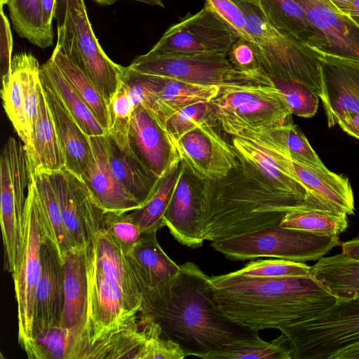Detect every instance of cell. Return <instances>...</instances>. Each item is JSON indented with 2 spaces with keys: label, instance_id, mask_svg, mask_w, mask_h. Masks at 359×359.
Returning <instances> with one entry per match:
<instances>
[{
  "label": "cell",
  "instance_id": "6da1fadb",
  "mask_svg": "<svg viewBox=\"0 0 359 359\" xmlns=\"http://www.w3.org/2000/svg\"><path fill=\"white\" fill-rule=\"evenodd\" d=\"M210 278L224 313L255 331L279 330L314 316L337 301L312 276L264 278L234 271Z\"/></svg>",
  "mask_w": 359,
  "mask_h": 359
},
{
  "label": "cell",
  "instance_id": "7a4b0ae2",
  "mask_svg": "<svg viewBox=\"0 0 359 359\" xmlns=\"http://www.w3.org/2000/svg\"><path fill=\"white\" fill-rule=\"evenodd\" d=\"M337 211L322 202L271 190L241 166L218 180H205V241L243 236L278 224L291 212Z\"/></svg>",
  "mask_w": 359,
  "mask_h": 359
},
{
  "label": "cell",
  "instance_id": "3957f363",
  "mask_svg": "<svg viewBox=\"0 0 359 359\" xmlns=\"http://www.w3.org/2000/svg\"><path fill=\"white\" fill-rule=\"evenodd\" d=\"M162 335L177 343L186 356L203 355L258 331L241 327L220 309L210 276L191 262L180 265L169 298L149 316Z\"/></svg>",
  "mask_w": 359,
  "mask_h": 359
},
{
  "label": "cell",
  "instance_id": "277c9868",
  "mask_svg": "<svg viewBox=\"0 0 359 359\" xmlns=\"http://www.w3.org/2000/svg\"><path fill=\"white\" fill-rule=\"evenodd\" d=\"M87 277L86 318L71 359L87 347L137 325L141 295L121 248L100 228L85 248Z\"/></svg>",
  "mask_w": 359,
  "mask_h": 359
},
{
  "label": "cell",
  "instance_id": "5b68a950",
  "mask_svg": "<svg viewBox=\"0 0 359 359\" xmlns=\"http://www.w3.org/2000/svg\"><path fill=\"white\" fill-rule=\"evenodd\" d=\"M233 1L243 12L248 29L258 44L254 50L266 75L303 83L321 98L323 53L276 29L253 0Z\"/></svg>",
  "mask_w": 359,
  "mask_h": 359
},
{
  "label": "cell",
  "instance_id": "8992f818",
  "mask_svg": "<svg viewBox=\"0 0 359 359\" xmlns=\"http://www.w3.org/2000/svg\"><path fill=\"white\" fill-rule=\"evenodd\" d=\"M55 48L90 79L109 105L121 87L126 70L104 53L88 19L84 0H58Z\"/></svg>",
  "mask_w": 359,
  "mask_h": 359
},
{
  "label": "cell",
  "instance_id": "52a82bcc",
  "mask_svg": "<svg viewBox=\"0 0 359 359\" xmlns=\"http://www.w3.org/2000/svg\"><path fill=\"white\" fill-rule=\"evenodd\" d=\"M279 330L287 338L292 359H334L359 344V298L337 300L317 315Z\"/></svg>",
  "mask_w": 359,
  "mask_h": 359
},
{
  "label": "cell",
  "instance_id": "ba28073f",
  "mask_svg": "<svg viewBox=\"0 0 359 359\" xmlns=\"http://www.w3.org/2000/svg\"><path fill=\"white\" fill-rule=\"evenodd\" d=\"M338 245V236L318 235L281 224L210 243L231 261L271 257L302 263L318 260Z\"/></svg>",
  "mask_w": 359,
  "mask_h": 359
},
{
  "label": "cell",
  "instance_id": "9c48e42d",
  "mask_svg": "<svg viewBox=\"0 0 359 359\" xmlns=\"http://www.w3.org/2000/svg\"><path fill=\"white\" fill-rule=\"evenodd\" d=\"M31 175L24 144L9 137L0 158V221L4 268L11 276L18 267L23 248L25 207Z\"/></svg>",
  "mask_w": 359,
  "mask_h": 359
},
{
  "label": "cell",
  "instance_id": "30bf717a",
  "mask_svg": "<svg viewBox=\"0 0 359 359\" xmlns=\"http://www.w3.org/2000/svg\"><path fill=\"white\" fill-rule=\"evenodd\" d=\"M210 102L221 128L231 136L245 129L273 126L292 119L281 93L273 84L221 86Z\"/></svg>",
  "mask_w": 359,
  "mask_h": 359
},
{
  "label": "cell",
  "instance_id": "8fae6325",
  "mask_svg": "<svg viewBox=\"0 0 359 359\" xmlns=\"http://www.w3.org/2000/svg\"><path fill=\"white\" fill-rule=\"evenodd\" d=\"M45 238L39 201L31 180L25 207L23 248L18 267L12 276L18 304V341L25 351L32 339L36 290L41 270V248Z\"/></svg>",
  "mask_w": 359,
  "mask_h": 359
},
{
  "label": "cell",
  "instance_id": "7c38bea8",
  "mask_svg": "<svg viewBox=\"0 0 359 359\" xmlns=\"http://www.w3.org/2000/svg\"><path fill=\"white\" fill-rule=\"evenodd\" d=\"M147 74L175 79L196 84L224 86L231 84H272L263 79L240 72L234 68L227 54L218 52L203 53L182 56L136 57L128 66Z\"/></svg>",
  "mask_w": 359,
  "mask_h": 359
},
{
  "label": "cell",
  "instance_id": "4fadbf2b",
  "mask_svg": "<svg viewBox=\"0 0 359 359\" xmlns=\"http://www.w3.org/2000/svg\"><path fill=\"white\" fill-rule=\"evenodd\" d=\"M235 34L205 4L194 15L187 14L171 25L147 56H182L203 53H226L237 40Z\"/></svg>",
  "mask_w": 359,
  "mask_h": 359
},
{
  "label": "cell",
  "instance_id": "5bb4252c",
  "mask_svg": "<svg viewBox=\"0 0 359 359\" xmlns=\"http://www.w3.org/2000/svg\"><path fill=\"white\" fill-rule=\"evenodd\" d=\"M125 257L141 295L140 316H149L169 298L180 265L162 249L157 241L156 232L142 233L140 241Z\"/></svg>",
  "mask_w": 359,
  "mask_h": 359
},
{
  "label": "cell",
  "instance_id": "9a60e30c",
  "mask_svg": "<svg viewBox=\"0 0 359 359\" xmlns=\"http://www.w3.org/2000/svg\"><path fill=\"white\" fill-rule=\"evenodd\" d=\"M48 174L56 191L63 221L74 248L84 249L93 233L102 228L104 212L78 175L65 167Z\"/></svg>",
  "mask_w": 359,
  "mask_h": 359
},
{
  "label": "cell",
  "instance_id": "2e32d148",
  "mask_svg": "<svg viewBox=\"0 0 359 359\" xmlns=\"http://www.w3.org/2000/svg\"><path fill=\"white\" fill-rule=\"evenodd\" d=\"M205 180L181 159L179 179L164 215L165 226L180 244L197 248L205 241L203 211Z\"/></svg>",
  "mask_w": 359,
  "mask_h": 359
},
{
  "label": "cell",
  "instance_id": "e0dca14e",
  "mask_svg": "<svg viewBox=\"0 0 359 359\" xmlns=\"http://www.w3.org/2000/svg\"><path fill=\"white\" fill-rule=\"evenodd\" d=\"M219 126L204 124L184 134L175 144L181 159L199 177L223 178L240 165L231 144L217 130Z\"/></svg>",
  "mask_w": 359,
  "mask_h": 359
},
{
  "label": "cell",
  "instance_id": "ac0fdd59",
  "mask_svg": "<svg viewBox=\"0 0 359 359\" xmlns=\"http://www.w3.org/2000/svg\"><path fill=\"white\" fill-rule=\"evenodd\" d=\"M128 149L158 178L181 160L165 129L141 105L135 107L131 117Z\"/></svg>",
  "mask_w": 359,
  "mask_h": 359
},
{
  "label": "cell",
  "instance_id": "d6986e66",
  "mask_svg": "<svg viewBox=\"0 0 359 359\" xmlns=\"http://www.w3.org/2000/svg\"><path fill=\"white\" fill-rule=\"evenodd\" d=\"M41 262L32 340L46 329L61 325L64 310V263L53 243L46 237L41 245Z\"/></svg>",
  "mask_w": 359,
  "mask_h": 359
},
{
  "label": "cell",
  "instance_id": "ffe728a7",
  "mask_svg": "<svg viewBox=\"0 0 359 359\" xmlns=\"http://www.w3.org/2000/svg\"><path fill=\"white\" fill-rule=\"evenodd\" d=\"M322 97L329 127L344 110L359 113V62L323 55Z\"/></svg>",
  "mask_w": 359,
  "mask_h": 359
},
{
  "label": "cell",
  "instance_id": "44dd1931",
  "mask_svg": "<svg viewBox=\"0 0 359 359\" xmlns=\"http://www.w3.org/2000/svg\"><path fill=\"white\" fill-rule=\"evenodd\" d=\"M91 154L80 178L97 204L104 212H129L140 208L114 177L109 168L105 135L90 137Z\"/></svg>",
  "mask_w": 359,
  "mask_h": 359
},
{
  "label": "cell",
  "instance_id": "7402d4cb",
  "mask_svg": "<svg viewBox=\"0 0 359 359\" xmlns=\"http://www.w3.org/2000/svg\"><path fill=\"white\" fill-rule=\"evenodd\" d=\"M328 43L327 53L359 62V27L330 0H294Z\"/></svg>",
  "mask_w": 359,
  "mask_h": 359
},
{
  "label": "cell",
  "instance_id": "603a6c76",
  "mask_svg": "<svg viewBox=\"0 0 359 359\" xmlns=\"http://www.w3.org/2000/svg\"><path fill=\"white\" fill-rule=\"evenodd\" d=\"M41 81L65 158V167L80 177L91 154L90 137L82 130L41 71Z\"/></svg>",
  "mask_w": 359,
  "mask_h": 359
},
{
  "label": "cell",
  "instance_id": "cb8c5ba5",
  "mask_svg": "<svg viewBox=\"0 0 359 359\" xmlns=\"http://www.w3.org/2000/svg\"><path fill=\"white\" fill-rule=\"evenodd\" d=\"M231 144L243 170L263 185L277 192L326 203L310 193L300 181L283 170L254 142L238 136H231Z\"/></svg>",
  "mask_w": 359,
  "mask_h": 359
},
{
  "label": "cell",
  "instance_id": "d4e9b609",
  "mask_svg": "<svg viewBox=\"0 0 359 359\" xmlns=\"http://www.w3.org/2000/svg\"><path fill=\"white\" fill-rule=\"evenodd\" d=\"M84 249L74 250L64 262L65 304L61 325L70 333L71 356L83 332L87 309V277Z\"/></svg>",
  "mask_w": 359,
  "mask_h": 359
},
{
  "label": "cell",
  "instance_id": "484cf974",
  "mask_svg": "<svg viewBox=\"0 0 359 359\" xmlns=\"http://www.w3.org/2000/svg\"><path fill=\"white\" fill-rule=\"evenodd\" d=\"M278 32L326 54L328 43L312 24L305 9L294 0H253Z\"/></svg>",
  "mask_w": 359,
  "mask_h": 359
},
{
  "label": "cell",
  "instance_id": "4316f807",
  "mask_svg": "<svg viewBox=\"0 0 359 359\" xmlns=\"http://www.w3.org/2000/svg\"><path fill=\"white\" fill-rule=\"evenodd\" d=\"M37 93L38 107L34 129L28 144L24 146L31 171H57L65 167V158L41 81Z\"/></svg>",
  "mask_w": 359,
  "mask_h": 359
},
{
  "label": "cell",
  "instance_id": "83f0119b",
  "mask_svg": "<svg viewBox=\"0 0 359 359\" xmlns=\"http://www.w3.org/2000/svg\"><path fill=\"white\" fill-rule=\"evenodd\" d=\"M106 151L109 168L116 180L142 205L153 193L159 178L155 177L130 149H122L107 134Z\"/></svg>",
  "mask_w": 359,
  "mask_h": 359
},
{
  "label": "cell",
  "instance_id": "f1b7e54d",
  "mask_svg": "<svg viewBox=\"0 0 359 359\" xmlns=\"http://www.w3.org/2000/svg\"><path fill=\"white\" fill-rule=\"evenodd\" d=\"M292 163L298 178L310 193L339 212L354 214L353 193L347 177L327 168H311L292 159Z\"/></svg>",
  "mask_w": 359,
  "mask_h": 359
},
{
  "label": "cell",
  "instance_id": "f546056e",
  "mask_svg": "<svg viewBox=\"0 0 359 359\" xmlns=\"http://www.w3.org/2000/svg\"><path fill=\"white\" fill-rule=\"evenodd\" d=\"M219 89L217 86L196 84L166 77L147 110L165 128L167 120L173 114L189 105L211 101Z\"/></svg>",
  "mask_w": 359,
  "mask_h": 359
},
{
  "label": "cell",
  "instance_id": "4dcf8cb0",
  "mask_svg": "<svg viewBox=\"0 0 359 359\" xmlns=\"http://www.w3.org/2000/svg\"><path fill=\"white\" fill-rule=\"evenodd\" d=\"M44 235L54 245L64 263L69 252L76 250L65 225L56 191L48 172L32 171Z\"/></svg>",
  "mask_w": 359,
  "mask_h": 359
},
{
  "label": "cell",
  "instance_id": "1f68e13d",
  "mask_svg": "<svg viewBox=\"0 0 359 359\" xmlns=\"http://www.w3.org/2000/svg\"><path fill=\"white\" fill-rule=\"evenodd\" d=\"M311 276L337 300L359 298V262L342 253L318 259Z\"/></svg>",
  "mask_w": 359,
  "mask_h": 359
},
{
  "label": "cell",
  "instance_id": "d6a6232c",
  "mask_svg": "<svg viewBox=\"0 0 359 359\" xmlns=\"http://www.w3.org/2000/svg\"><path fill=\"white\" fill-rule=\"evenodd\" d=\"M181 160L161 177L148 200L139 208L128 212L142 233L157 232L165 226L164 215L179 179Z\"/></svg>",
  "mask_w": 359,
  "mask_h": 359
},
{
  "label": "cell",
  "instance_id": "836d02e7",
  "mask_svg": "<svg viewBox=\"0 0 359 359\" xmlns=\"http://www.w3.org/2000/svg\"><path fill=\"white\" fill-rule=\"evenodd\" d=\"M203 359H292L286 336L281 334L270 341L258 332L234 340L202 356Z\"/></svg>",
  "mask_w": 359,
  "mask_h": 359
},
{
  "label": "cell",
  "instance_id": "e575fe53",
  "mask_svg": "<svg viewBox=\"0 0 359 359\" xmlns=\"http://www.w3.org/2000/svg\"><path fill=\"white\" fill-rule=\"evenodd\" d=\"M147 339L145 321L140 317L137 325L121 330L85 348L79 355V359H140Z\"/></svg>",
  "mask_w": 359,
  "mask_h": 359
},
{
  "label": "cell",
  "instance_id": "d590c367",
  "mask_svg": "<svg viewBox=\"0 0 359 359\" xmlns=\"http://www.w3.org/2000/svg\"><path fill=\"white\" fill-rule=\"evenodd\" d=\"M41 71L48 77L68 111L88 136L107 134V131L98 122L93 111L71 87L50 58L43 64Z\"/></svg>",
  "mask_w": 359,
  "mask_h": 359
},
{
  "label": "cell",
  "instance_id": "8d00e7d4",
  "mask_svg": "<svg viewBox=\"0 0 359 359\" xmlns=\"http://www.w3.org/2000/svg\"><path fill=\"white\" fill-rule=\"evenodd\" d=\"M8 6L13 27L20 36L41 48L53 45V28L44 22L41 0H12Z\"/></svg>",
  "mask_w": 359,
  "mask_h": 359
},
{
  "label": "cell",
  "instance_id": "74e56055",
  "mask_svg": "<svg viewBox=\"0 0 359 359\" xmlns=\"http://www.w3.org/2000/svg\"><path fill=\"white\" fill-rule=\"evenodd\" d=\"M248 130L270 140L288 154L294 161L311 168H327L305 135L293 124L292 119L273 126Z\"/></svg>",
  "mask_w": 359,
  "mask_h": 359
},
{
  "label": "cell",
  "instance_id": "f35d334b",
  "mask_svg": "<svg viewBox=\"0 0 359 359\" xmlns=\"http://www.w3.org/2000/svg\"><path fill=\"white\" fill-rule=\"evenodd\" d=\"M50 59L107 132L109 127L108 104L90 79L64 53L55 47Z\"/></svg>",
  "mask_w": 359,
  "mask_h": 359
},
{
  "label": "cell",
  "instance_id": "ab89813d",
  "mask_svg": "<svg viewBox=\"0 0 359 359\" xmlns=\"http://www.w3.org/2000/svg\"><path fill=\"white\" fill-rule=\"evenodd\" d=\"M280 224L318 235L339 236L348 227V219L346 214L339 211L313 209L289 212Z\"/></svg>",
  "mask_w": 359,
  "mask_h": 359
},
{
  "label": "cell",
  "instance_id": "60d3db41",
  "mask_svg": "<svg viewBox=\"0 0 359 359\" xmlns=\"http://www.w3.org/2000/svg\"><path fill=\"white\" fill-rule=\"evenodd\" d=\"M1 79V95L5 111L25 145L28 142V129L23 86L19 71L13 62H11L9 74Z\"/></svg>",
  "mask_w": 359,
  "mask_h": 359
},
{
  "label": "cell",
  "instance_id": "b9f144b4",
  "mask_svg": "<svg viewBox=\"0 0 359 359\" xmlns=\"http://www.w3.org/2000/svg\"><path fill=\"white\" fill-rule=\"evenodd\" d=\"M204 124L220 126L210 101L189 105L177 111L168 118L165 129L176 144L184 134Z\"/></svg>",
  "mask_w": 359,
  "mask_h": 359
},
{
  "label": "cell",
  "instance_id": "7bdbcfd3",
  "mask_svg": "<svg viewBox=\"0 0 359 359\" xmlns=\"http://www.w3.org/2000/svg\"><path fill=\"white\" fill-rule=\"evenodd\" d=\"M72 346L69 330L56 325L36 335L25 352L31 359H69Z\"/></svg>",
  "mask_w": 359,
  "mask_h": 359
},
{
  "label": "cell",
  "instance_id": "ee69618b",
  "mask_svg": "<svg viewBox=\"0 0 359 359\" xmlns=\"http://www.w3.org/2000/svg\"><path fill=\"white\" fill-rule=\"evenodd\" d=\"M135 108L128 89L122 82L108 105L109 127L107 132L122 149L128 147V133Z\"/></svg>",
  "mask_w": 359,
  "mask_h": 359
},
{
  "label": "cell",
  "instance_id": "f6af8a7d",
  "mask_svg": "<svg viewBox=\"0 0 359 359\" xmlns=\"http://www.w3.org/2000/svg\"><path fill=\"white\" fill-rule=\"evenodd\" d=\"M271 80L281 93L292 115L309 118L316 114L320 97L310 88L297 81Z\"/></svg>",
  "mask_w": 359,
  "mask_h": 359
},
{
  "label": "cell",
  "instance_id": "bcb514c9",
  "mask_svg": "<svg viewBox=\"0 0 359 359\" xmlns=\"http://www.w3.org/2000/svg\"><path fill=\"white\" fill-rule=\"evenodd\" d=\"M245 276L264 278L311 276V266L283 259H268L252 261L236 271Z\"/></svg>",
  "mask_w": 359,
  "mask_h": 359
},
{
  "label": "cell",
  "instance_id": "7dc6e473",
  "mask_svg": "<svg viewBox=\"0 0 359 359\" xmlns=\"http://www.w3.org/2000/svg\"><path fill=\"white\" fill-rule=\"evenodd\" d=\"M144 319L147 339L140 359H182L186 357L183 348L177 343L162 335L161 326L149 316Z\"/></svg>",
  "mask_w": 359,
  "mask_h": 359
},
{
  "label": "cell",
  "instance_id": "c3c4849f",
  "mask_svg": "<svg viewBox=\"0 0 359 359\" xmlns=\"http://www.w3.org/2000/svg\"><path fill=\"white\" fill-rule=\"evenodd\" d=\"M102 228L124 255L133 248L142 235L140 227L133 221L128 212H104Z\"/></svg>",
  "mask_w": 359,
  "mask_h": 359
},
{
  "label": "cell",
  "instance_id": "681fc988",
  "mask_svg": "<svg viewBox=\"0 0 359 359\" xmlns=\"http://www.w3.org/2000/svg\"><path fill=\"white\" fill-rule=\"evenodd\" d=\"M205 4L237 38L249 41L253 48L258 46L248 29L243 12L233 0H205Z\"/></svg>",
  "mask_w": 359,
  "mask_h": 359
},
{
  "label": "cell",
  "instance_id": "f907efd6",
  "mask_svg": "<svg viewBox=\"0 0 359 359\" xmlns=\"http://www.w3.org/2000/svg\"><path fill=\"white\" fill-rule=\"evenodd\" d=\"M230 62L237 70L263 79H270L259 61L252 44L238 38L227 53Z\"/></svg>",
  "mask_w": 359,
  "mask_h": 359
},
{
  "label": "cell",
  "instance_id": "816d5d0a",
  "mask_svg": "<svg viewBox=\"0 0 359 359\" xmlns=\"http://www.w3.org/2000/svg\"><path fill=\"white\" fill-rule=\"evenodd\" d=\"M0 62L1 78L9 74L11 65L13 39L10 23L1 7Z\"/></svg>",
  "mask_w": 359,
  "mask_h": 359
},
{
  "label": "cell",
  "instance_id": "f5cc1de1",
  "mask_svg": "<svg viewBox=\"0 0 359 359\" xmlns=\"http://www.w3.org/2000/svg\"><path fill=\"white\" fill-rule=\"evenodd\" d=\"M337 124L340 128L355 138L359 139V113L344 110L339 116Z\"/></svg>",
  "mask_w": 359,
  "mask_h": 359
},
{
  "label": "cell",
  "instance_id": "db71d44e",
  "mask_svg": "<svg viewBox=\"0 0 359 359\" xmlns=\"http://www.w3.org/2000/svg\"><path fill=\"white\" fill-rule=\"evenodd\" d=\"M58 0H41L43 18L46 26L53 28V20L55 18Z\"/></svg>",
  "mask_w": 359,
  "mask_h": 359
},
{
  "label": "cell",
  "instance_id": "11a10c76",
  "mask_svg": "<svg viewBox=\"0 0 359 359\" xmlns=\"http://www.w3.org/2000/svg\"><path fill=\"white\" fill-rule=\"evenodd\" d=\"M342 254L348 258L359 262V238L341 243Z\"/></svg>",
  "mask_w": 359,
  "mask_h": 359
},
{
  "label": "cell",
  "instance_id": "9f6ffc18",
  "mask_svg": "<svg viewBox=\"0 0 359 359\" xmlns=\"http://www.w3.org/2000/svg\"><path fill=\"white\" fill-rule=\"evenodd\" d=\"M334 359H359V344L342 350L336 355Z\"/></svg>",
  "mask_w": 359,
  "mask_h": 359
},
{
  "label": "cell",
  "instance_id": "6f0895ef",
  "mask_svg": "<svg viewBox=\"0 0 359 359\" xmlns=\"http://www.w3.org/2000/svg\"><path fill=\"white\" fill-rule=\"evenodd\" d=\"M341 13L349 16L350 11L355 0H330Z\"/></svg>",
  "mask_w": 359,
  "mask_h": 359
},
{
  "label": "cell",
  "instance_id": "680465c9",
  "mask_svg": "<svg viewBox=\"0 0 359 359\" xmlns=\"http://www.w3.org/2000/svg\"><path fill=\"white\" fill-rule=\"evenodd\" d=\"M95 1L97 4L101 5V6H109L111 4H114L115 2L121 0H93ZM129 1H138L140 3L146 4L150 6H161L162 8H164V4L162 1V0H129Z\"/></svg>",
  "mask_w": 359,
  "mask_h": 359
},
{
  "label": "cell",
  "instance_id": "91938a15",
  "mask_svg": "<svg viewBox=\"0 0 359 359\" xmlns=\"http://www.w3.org/2000/svg\"><path fill=\"white\" fill-rule=\"evenodd\" d=\"M349 17L359 27V0H355L350 11Z\"/></svg>",
  "mask_w": 359,
  "mask_h": 359
}]
</instances>
